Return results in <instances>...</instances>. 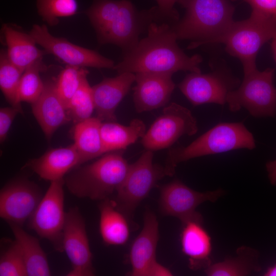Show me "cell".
Here are the masks:
<instances>
[{"label":"cell","mask_w":276,"mask_h":276,"mask_svg":"<svg viewBox=\"0 0 276 276\" xmlns=\"http://www.w3.org/2000/svg\"><path fill=\"white\" fill-rule=\"evenodd\" d=\"M146 37L125 53L113 68L118 74L131 72L172 73L178 71L200 73L202 58L196 54L187 55L179 47L176 35L167 22H152Z\"/></svg>","instance_id":"obj_1"},{"label":"cell","mask_w":276,"mask_h":276,"mask_svg":"<svg viewBox=\"0 0 276 276\" xmlns=\"http://www.w3.org/2000/svg\"><path fill=\"white\" fill-rule=\"evenodd\" d=\"M183 18L171 26L177 39L192 40L188 48L212 43L235 21L234 7L228 0H179Z\"/></svg>","instance_id":"obj_2"},{"label":"cell","mask_w":276,"mask_h":276,"mask_svg":"<svg viewBox=\"0 0 276 276\" xmlns=\"http://www.w3.org/2000/svg\"><path fill=\"white\" fill-rule=\"evenodd\" d=\"M255 147L252 134L242 122L220 123L189 145L170 149L164 167L167 176H171L179 164L191 159Z\"/></svg>","instance_id":"obj_3"},{"label":"cell","mask_w":276,"mask_h":276,"mask_svg":"<svg viewBox=\"0 0 276 276\" xmlns=\"http://www.w3.org/2000/svg\"><path fill=\"white\" fill-rule=\"evenodd\" d=\"M123 150L104 154L94 162L81 167L64 179L73 195L93 200L109 198L124 180L129 164Z\"/></svg>","instance_id":"obj_4"},{"label":"cell","mask_w":276,"mask_h":276,"mask_svg":"<svg viewBox=\"0 0 276 276\" xmlns=\"http://www.w3.org/2000/svg\"><path fill=\"white\" fill-rule=\"evenodd\" d=\"M275 34L276 17L252 10L248 18L234 21L223 35L212 43H223L226 51L241 61L245 73L257 68L258 52Z\"/></svg>","instance_id":"obj_5"},{"label":"cell","mask_w":276,"mask_h":276,"mask_svg":"<svg viewBox=\"0 0 276 276\" xmlns=\"http://www.w3.org/2000/svg\"><path fill=\"white\" fill-rule=\"evenodd\" d=\"M274 69L263 71L255 68L244 73L240 85L228 94L229 109L236 112L246 109L255 118L276 115V88L273 84Z\"/></svg>","instance_id":"obj_6"},{"label":"cell","mask_w":276,"mask_h":276,"mask_svg":"<svg viewBox=\"0 0 276 276\" xmlns=\"http://www.w3.org/2000/svg\"><path fill=\"white\" fill-rule=\"evenodd\" d=\"M153 151L147 150L133 163L116 192V208L128 219L157 181L167 176L165 167L153 162Z\"/></svg>","instance_id":"obj_7"},{"label":"cell","mask_w":276,"mask_h":276,"mask_svg":"<svg viewBox=\"0 0 276 276\" xmlns=\"http://www.w3.org/2000/svg\"><path fill=\"white\" fill-rule=\"evenodd\" d=\"M196 119L187 108L173 102L166 106L142 138L147 150H160L170 147L181 137L191 136L198 131Z\"/></svg>","instance_id":"obj_8"},{"label":"cell","mask_w":276,"mask_h":276,"mask_svg":"<svg viewBox=\"0 0 276 276\" xmlns=\"http://www.w3.org/2000/svg\"><path fill=\"white\" fill-rule=\"evenodd\" d=\"M64 179L51 182L42 199L28 220V226L41 238L49 241L59 252L64 251L63 232L66 212L64 210Z\"/></svg>","instance_id":"obj_9"},{"label":"cell","mask_w":276,"mask_h":276,"mask_svg":"<svg viewBox=\"0 0 276 276\" xmlns=\"http://www.w3.org/2000/svg\"><path fill=\"white\" fill-rule=\"evenodd\" d=\"M224 194L221 189L197 191L175 179L161 187L159 208L164 215L177 218L182 224L192 221L203 222V217L196 211L197 208L206 201L214 202Z\"/></svg>","instance_id":"obj_10"},{"label":"cell","mask_w":276,"mask_h":276,"mask_svg":"<svg viewBox=\"0 0 276 276\" xmlns=\"http://www.w3.org/2000/svg\"><path fill=\"white\" fill-rule=\"evenodd\" d=\"M155 20H157L156 6L139 11L130 1L121 0L116 16L98 39L100 43L120 47L125 54L136 45L140 34Z\"/></svg>","instance_id":"obj_11"},{"label":"cell","mask_w":276,"mask_h":276,"mask_svg":"<svg viewBox=\"0 0 276 276\" xmlns=\"http://www.w3.org/2000/svg\"><path fill=\"white\" fill-rule=\"evenodd\" d=\"M239 80L225 71H215L209 74L190 72L178 87L194 106L206 103L223 105L228 94L237 88Z\"/></svg>","instance_id":"obj_12"},{"label":"cell","mask_w":276,"mask_h":276,"mask_svg":"<svg viewBox=\"0 0 276 276\" xmlns=\"http://www.w3.org/2000/svg\"><path fill=\"white\" fill-rule=\"evenodd\" d=\"M30 34L47 53L53 54L67 65L98 68H113L115 65L113 61L95 51L53 36L44 25H34Z\"/></svg>","instance_id":"obj_13"},{"label":"cell","mask_w":276,"mask_h":276,"mask_svg":"<svg viewBox=\"0 0 276 276\" xmlns=\"http://www.w3.org/2000/svg\"><path fill=\"white\" fill-rule=\"evenodd\" d=\"M63 247L72 265V269L67 275L95 274L85 221L77 206L71 208L66 212Z\"/></svg>","instance_id":"obj_14"},{"label":"cell","mask_w":276,"mask_h":276,"mask_svg":"<svg viewBox=\"0 0 276 276\" xmlns=\"http://www.w3.org/2000/svg\"><path fill=\"white\" fill-rule=\"evenodd\" d=\"M42 197L38 187L29 180L19 178L11 181L0 192V216L7 222L22 226Z\"/></svg>","instance_id":"obj_15"},{"label":"cell","mask_w":276,"mask_h":276,"mask_svg":"<svg viewBox=\"0 0 276 276\" xmlns=\"http://www.w3.org/2000/svg\"><path fill=\"white\" fill-rule=\"evenodd\" d=\"M135 74L133 100L136 112L151 111L167 105L175 87L173 74L141 72Z\"/></svg>","instance_id":"obj_16"},{"label":"cell","mask_w":276,"mask_h":276,"mask_svg":"<svg viewBox=\"0 0 276 276\" xmlns=\"http://www.w3.org/2000/svg\"><path fill=\"white\" fill-rule=\"evenodd\" d=\"M135 80V74L124 72L92 86L96 117L101 122H116V110Z\"/></svg>","instance_id":"obj_17"},{"label":"cell","mask_w":276,"mask_h":276,"mask_svg":"<svg viewBox=\"0 0 276 276\" xmlns=\"http://www.w3.org/2000/svg\"><path fill=\"white\" fill-rule=\"evenodd\" d=\"M158 239V222L156 216L152 212L147 210L144 214L143 228L130 247V275L146 276L148 268L156 260Z\"/></svg>","instance_id":"obj_18"},{"label":"cell","mask_w":276,"mask_h":276,"mask_svg":"<svg viewBox=\"0 0 276 276\" xmlns=\"http://www.w3.org/2000/svg\"><path fill=\"white\" fill-rule=\"evenodd\" d=\"M32 110L49 140L59 127L71 121L64 104L57 94L54 80L44 82L43 91L38 100L32 104Z\"/></svg>","instance_id":"obj_19"},{"label":"cell","mask_w":276,"mask_h":276,"mask_svg":"<svg viewBox=\"0 0 276 276\" xmlns=\"http://www.w3.org/2000/svg\"><path fill=\"white\" fill-rule=\"evenodd\" d=\"M79 165V155L73 143L65 147L51 149L39 157L29 160L24 167L51 182L63 179L68 171Z\"/></svg>","instance_id":"obj_20"},{"label":"cell","mask_w":276,"mask_h":276,"mask_svg":"<svg viewBox=\"0 0 276 276\" xmlns=\"http://www.w3.org/2000/svg\"><path fill=\"white\" fill-rule=\"evenodd\" d=\"M180 243L182 252L188 258L191 269L204 270L212 264V239L203 227L202 222L192 221L183 224Z\"/></svg>","instance_id":"obj_21"},{"label":"cell","mask_w":276,"mask_h":276,"mask_svg":"<svg viewBox=\"0 0 276 276\" xmlns=\"http://www.w3.org/2000/svg\"><path fill=\"white\" fill-rule=\"evenodd\" d=\"M99 209L100 233L104 243L108 245L125 244L130 234L129 219L109 198L101 201Z\"/></svg>","instance_id":"obj_22"},{"label":"cell","mask_w":276,"mask_h":276,"mask_svg":"<svg viewBox=\"0 0 276 276\" xmlns=\"http://www.w3.org/2000/svg\"><path fill=\"white\" fill-rule=\"evenodd\" d=\"M7 46V55L10 61L22 71L35 62L42 60L44 52L36 45L30 35L11 26L3 29Z\"/></svg>","instance_id":"obj_23"},{"label":"cell","mask_w":276,"mask_h":276,"mask_svg":"<svg viewBox=\"0 0 276 276\" xmlns=\"http://www.w3.org/2000/svg\"><path fill=\"white\" fill-rule=\"evenodd\" d=\"M146 132L145 123L137 119L125 126L116 122H102L100 134L105 153L125 150L142 139Z\"/></svg>","instance_id":"obj_24"},{"label":"cell","mask_w":276,"mask_h":276,"mask_svg":"<svg viewBox=\"0 0 276 276\" xmlns=\"http://www.w3.org/2000/svg\"><path fill=\"white\" fill-rule=\"evenodd\" d=\"M260 254L251 247L242 246L236 255L222 261L212 264L204 270L208 276H246L259 272L261 267L259 262Z\"/></svg>","instance_id":"obj_25"},{"label":"cell","mask_w":276,"mask_h":276,"mask_svg":"<svg viewBox=\"0 0 276 276\" xmlns=\"http://www.w3.org/2000/svg\"><path fill=\"white\" fill-rule=\"evenodd\" d=\"M19 244L24 258L28 276H49L51 271L47 255L37 238L27 233L22 226L7 222Z\"/></svg>","instance_id":"obj_26"},{"label":"cell","mask_w":276,"mask_h":276,"mask_svg":"<svg viewBox=\"0 0 276 276\" xmlns=\"http://www.w3.org/2000/svg\"><path fill=\"white\" fill-rule=\"evenodd\" d=\"M97 117H90L75 124L73 139L80 157V165L105 154L103 148L100 126Z\"/></svg>","instance_id":"obj_27"},{"label":"cell","mask_w":276,"mask_h":276,"mask_svg":"<svg viewBox=\"0 0 276 276\" xmlns=\"http://www.w3.org/2000/svg\"><path fill=\"white\" fill-rule=\"evenodd\" d=\"M24 72L9 60L6 51L2 50L0 55V87L2 91L11 106L23 113L18 97L20 79Z\"/></svg>","instance_id":"obj_28"},{"label":"cell","mask_w":276,"mask_h":276,"mask_svg":"<svg viewBox=\"0 0 276 276\" xmlns=\"http://www.w3.org/2000/svg\"><path fill=\"white\" fill-rule=\"evenodd\" d=\"M121 0H94L92 5L85 11L98 38L108 29L116 16Z\"/></svg>","instance_id":"obj_29"},{"label":"cell","mask_w":276,"mask_h":276,"mask_svg":"<svg viewBox=\"0 0 276 276\" xmlns=\"http://www.w3.org/2000/svg\"><path fill=\"white\" fill-rule=\"evenodd\" d=\"M68 114L76 124L91 117L95 110L92 87L85 78L66 106Z\"/></svg>","instance_id":"obj_30"},{"label":"cell","mask_w":276,"mask_h":276,"mask_svg":"<svg viewBox=\"0 0 276 276\" xmlns=\"http://www.w3.org/2000/svg\"><path fill=\"white\" fill-rule=\"evenodd\" d=\"M44 68L40 60L25 70L18 89V97L21 102H26L32 104L38 100L44 88V83L40 78V72Z\"/></svg>","instance_id":"obj_31"},{"label":"cell","mask_w":276,"mask_h":276,"mask_svg":"<svg viewBox=\"0 0 276 276\" xmlns=\"http://www.w3.org/2000/svg\"><path fill=\"white\" fill-rule=\"evenodd\" d=\"M88 73L85 67L67 65L59 74L55 81L56 89L66 108Z\"/></svg>","instance_id":"obj_32"},{"label":"cell","mask_w":276,"mask_h":276,"mask_svg":"<svg viewBox=\"0 0 276 276\" xmlns=\"http://www.w3.org/2000/svg\"><path fill=\"white\" fill-rule=\"evenodd\" d=\"M39 15L50 26H55L59 18L75 15L78 8L77 0H37Z\"/></svg>","instance_id":"obj_33"},{"label":"cell","mask_w":276,"mask_h":276,"mask_svg":"<svg viewBox=\"0 0 276 276\" xmlns=\"http://www.w3.org/2000/svg\"><path fill=\"white\" fill-rule=\"evenodd\" d=\"M28 276L22 252L18 243L11 241L0 258V276Z\"/></svg>","instance_id":"obj_34"},{"label":"cell","mask_w":276,"mask_h":276,"mask_svg":"<svg viewBox=\"0 0 276 276\" xmlns=\"http://www.w3.org/2000/svg\"><path fill=\"white\" fill-rule=\"evenodd\" d=\"M179 0H156L157 20L175 23L179 20V14L174 5Z\"/></svg>","instance_id":"obj_35"},{"label":"cell","mask_w":276,"mask_h":276,"mask_svg":"<svg viewBox=\"0 0 276 276\" xmlns=\"http://www.w3.org/2000/svg\"><path fill=\"white\" fill-rule=\"evenodd\" d=\"M20 113L14 107H2L0 109V142L3 143L7 137L8 131L15 117Z\"/></svg>","instance_id":"obj_36"},{"label":"cell","mask_w":276,"mask_h":276,"mask_svg":"<svg viewBox=\"0 0 276 276\" xmlns=\"http://www.w3.org/2000/svg\"><path fill=\"white\" fill-rule=\"evenodd\" d=\"M242 1L248 3L252 10L276 17V0H231Z\"/></svg>","instance_id":"obj_37"},{"label":"cell","mask_w":276,"mask_h":276,"mask_svg":"<svg viewBox=\"0 0 276 276\" xmlns=\"http://www.w3.org/2000/svg\"><path fill=\"white\" fill-rule=\"evenodd\" d=\"M173 273L170 269L162 265L156 260H154L147 269L146 276H171Z\"/></svg>","instance_id":"obj_38"},{"label":"cell","mask_w":276,"mask_h":276,"mask_svg":"<svg viewBox=\"0 0 276 276\" xmlns=\"http://www.w3.org/2000/svg\"><path fill=\"white\" fill-rule=\"evenodd\" d=\"M266 169L270 184L276 186V159L268 162Z\"/></svg>","instance_id":"obj_39"},{"label":"cell","mask_w":276,"mask_h":276,"mask_svg":"<svg viewBox=\"0 0 276 276\" xmlns=\"http://www.w3.org/2000/svg\"><path fill=\"white\" fill-rule=\"evenodd\" d=\"M264 276H276V263L267 268L266 271L264 273Z\"/></svg>","instance_id":"obj_40"},{"label":"cell","mask_w":276,"mask_h":276,"mask_svg":"<svg viewBox=\"0 0 276 276\" xmlns=\"http://www.w3.org/2000/svg\"><path fill=\"white\" fill-rule=\"evenodd\" d=\"M271 47L273 55V58L274 59L275 62H276V34L272 39Z\"/></svg>","instance_id":"obj_41"}]
</instances>
